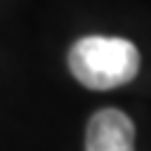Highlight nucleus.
Instances as JSON below:
<instances>
[{"label": "nucleus", "instance_id": "obj_1", "mask_svg": "<svg viewBox=\"0 0 151 151\" xmlns=\"http://www.w3.org/2000/svg\"><path fill=\"white\" fill-rule=\"evenodd\" d=\"M68 68L87 90H113L134 80L139 71V50L127 38L85 35L68 50Z\"/></svg>", "mask_w": 151, "mask_h": 151}, {"label": "nucleus", "instance_id": "obj_2", "mask_svg": "<svg viewBox=\"0 0 151 151\" xmlns=\"http://www.w3.org/2000/svg\"><path fill=\"white\" fill-rule=\"evenodd\" d=\"M85 151H134V123L120 109H99L85 127Z\"/></svg>", "mask_w": 151, "mask_h": 151}]
</instances>
